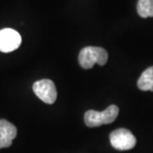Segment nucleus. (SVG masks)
Wrapping results in <instances>:
<instances>
[{"mask_svg":"<svg viewBox=\"0 0 153 153\" xmlns=\"http://www.w3.org/2000/svg\"><path fill=\"white\" fill-rule=\"evenodd\" d=\"M108 60V53L103 48L88 46L81 49L78 55L79 65L84 69L92 68L94 64L104 66Z\"/></svg>","mask_w":153,"mask_h":153,"instance_id":"1","label":"nucleus"},{"mask_svg":"<svg viewBox=\"0 0 153 153\" xmlns=\"http://www.w3.org/2000/svg\"><path fill=\"white\" fill-rule=\"evenodd\" d=\"M119 112L117 105H111L103 111H97L94 110H88L84 115L85 124L89 128H94L103 124H109L113 123Z\"/></svg>","mask_w":153,"mask_h":153,"instance_id":"2","label":"nucleus"},{"mask_svg":"<svg viewBox=\"0 0 153 153\" xmlns=\"http://www.w3.org/2000/svg\"><path fill=\"white\" fill-rule=\"evenodd\" d=\"M110 142L112 147L119 151L131 150L136 145V139L126 128H118L110 134Z\"/></svg>","mask_w":153,"mask_h":153,"instance_id":"3","label":"nucleus"},{"mask_svg":"<svg viewBox=\"0 0 153 153\" xmlns=\"http://www.w3.org/2000/svg\"><path fill=\"white\" fill-rule=\"evenodd\" d=\"M33 92L42 101L47 104L55 103L57 98V90L55 83L49 79H42L33 83Z\"/></svg>","mask_w":153,"mask_h":153,"instance_id":"4","label":"nucleus"},{"mask_svg":"<svg viewBox=\"0 0 153 153\" xmlns=\"http://www.w3.org/2000/svg\"><path fill=\"white\" fill-rule=\"evenodd\" d=\"M22 37L20 33L11 28H4L0 31V51L9 53L20 47Z\"/></svg>","mask_w":153,"mask_h":153,"instance_id":"5","label":"nucleus"},{"mask_svg":"<svg viewBox=\"0 0 153 153\" xmlns=\"http://www.w3.org/2000/svg\"><path fill=\"white\" fill-rule=\"evenodd\" d=\"M137 86L142 91H153V66L143 71L137 82Z\"/></svg>","mask_w":153,"mask_h":153,"instance_id":"6","label":"nucleus"},{"mask_svg":"<svg viewBox=\"0 0 153 153\" xmlns=\"http://www.w3.org/2000/svg\"><path fill=\"white\" fill-rule=\"evenodd\" d=\"M17 135L16 126L4 119H0V137L13 140Z\"/></svg>","mask_w":153,"mask_h":153,"instance_id":"7","label":"nucleus"},{"mask_svg":"<svg viewBox=\"0 0 153 153\" xmlns=\"http://www.w3.org/2000/svg\"><path fill=\"white\" fill-rule=\"evenodd\" d=\"M137 12L142 18L153 17V0H139Z\"/></svg>","mask_w":153,"mask_h":153,"instance_id":"8","label":"nucleus"},{"mask_svg":"<svg viewBox=\"0 0 153 153\" xmlns=\"http://www.w3.org/2000/svg\"><path fill=\"white\" fill-rule=\"evenodd\" d=\"M11 145H12V140H6L4 138L0 137V149H1V148L10 147Z\"/></svg>","mask_w":153,"mask_h":153,"instance_id":"9","label":"nucleus"}]
</instances>
